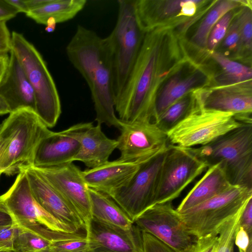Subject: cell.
Here are the masks:
<instances>
[{"label":"cell","mask_w":252,"mask_h":252,"mask_svg":"<svg viewBox=\"0 0 252 252\" xmlns=\"http://www.w3.org/2000/svg\"><path fill=\"white\" fill-rule=\"evenodd\" d=\"M24 170L33 198L42 209L73 231H86L83 220L74 209L40 174L32 167Z\"/></svg>","instance_id":"16"},{"label":"cell","mask_w":252,"mask_h":252,"mask_svg":"<svg viewBox=\"0 0 252 252\" xmlns=\"http://www.w3.org/2000/svg\"><path fill=\"white\" fill-rule=\"evenodd\" d=\"M143 163L118 158L81 173L88 188L111 197L128 184Z\"/></svg>","instance_id":"18"},{"label":"cell","mask_w":252,"mask_h":252,"mask_svg":"<svg viewBox=\"0 0 252 252\" xmlns=\"http://www.w3.org/2000/svg\"><path fill=\"white\" fill-rule=\"evenodd\" d=\"M212 56L231 80L242 82L252 78V72L250 67L232 61L220 53L214 52Z\"/></svg>","instance_id":"30"},{"label":"cell","mask_w":252,"mask_h":252,"mask_svg":"<svg viewBox=\"0 0 252 252\" xmlns=\"http://www.w3.org/2000/svg\"><path fill=\"white\" fill-rule=\"evenodd\" d=\"M7 250H0V252H5Z\"/></svg>","instance_id":"51"},{"label":"cell","mask_w":252,"mask_h":252,"mask_svg":"<svg viewBox=\"0 0 252 252\" xmlns=\"http://www.w3.org/2000/svg\"><path fill=\"white\" fill-rule=\"evenodd\" d=\"M198 78L196 75L185 78L176 75L171 78L155 101L154 122L165 110L196 86L199 82Z\"/></svg>","instance_id":"25"},{"label":"cell","mask_w":252,"mask_h":252,"mask_svg":"<svg viewBox=\"0 0 252 252\" xmlns=\"http://www.w3.org/2000/svg\"><path fill=\"white\" fill-rule=\"evenodd\" d=\"M186 149L208 167L219 164L231 185L252 189V123L206 145Z\"/></svg>","instance_id":"3"},{"label":"cell","mask_w":252,"mask_h":252,"mask_svg":"<svg viewBox=\"0 0 252 252\" xmlns=\"http://www.w3.org/2000/svg\"><path fill=\"white\" fill-rule=\"evenodd\" d=\"M231 186L219 164L209 166L183 198L176 210L179 213L183 212L221 193Z\"/></svg>","instance_id":"22"},{"label":"cell","mask_w":252,"mask_h":252,"mask_svg":"<svg viewBox=\"0 0 252 252\" xmlns=\"http://www.w3.org/2000/svg\"><path fill=\"white\" fill-rule=\"evenodd\" d=\"M141 232L144 252H175L153 235L144 231Z\"/></svg>","instance_id":"35"},{"label":"cell","mask_w":252,"mask_h":252,"mask_svg":"<svg viewBox=\"0 0 252 252\" xmlns=\"http://www.w3.org/2000/svg\"><path fill=\"white\" fill-rule=\"evenodd\" d=\"M9 61L8 53H0V81L7 68Z\"/></svg>","instance_id":"46"},{"label":"cell","mask_w":252,"mask_h":252,"mask_svg":"<svg viewBox=\"0 0 252 252\" xmlns=\"http://www.w3.org/2000/svg\"><path fill=\"white\" fill-rule=\"evenodd\" d=\"M5 252H16L14 251L13 250H7Z\"/></svg>","instance_id":"50"},{"label":"cell","mask_w":252,"mask_h":252,"mask_svg":"<svg viewBox=\"0 0 252 252\" xmlns=\"http://www.w3.org/2000/svg\"><path fill=\"white\" fill-rule=\"evenodd\" d=\"M10 51L21 64L34 94L35 112L47 127L54 126L61 114L59 93L42 56L21 33L13 32Z\"/></svg>","instance_id":"4"},{"label":"cell","mask_w":252,"mask_h":252,"mask_svg":"<svg viewBox=\"0 0 252 252\" xmlns=\"http://www.w3.org/2000/svg\"><path fill=\"white\" fill-rule=\"evenodd\" d=\"M135 1H118L117 21L107 36L111 50L115 100L121 93L142 46V29L136 17Z\"/></svg>","instance_id":"7"},{"label":"cell","mask_w":252,"mask_h":252,"mask_svg":"<svg viewBox=\"0 0 252 252\" xmlns=\"http://www.w3.org/2000/svg\"><path fill=\"white\" fill-rule=\"evenodd\" d=\"M86 234L88 252H144L142 232L134 223L124 228L92 219Z\"/></svg>","instance_id":"15"},{"label":"cell","mask_w":252,"mask_h":252,"mask_svg":"<svg viewBox=\"0 0 252 252\" xmlns=\"http://www.w3.org/2000/svg\"><path fill=\"white\" fill-rule=\"evenodd\" d=\"M6 1L15 8L18 12H24L26 14L29 12L26 0H6Z\"/></svg>","instance_id":"45"},{"label":"cell","mask_w":252,"mask_h":252,"mask_svg":"<svg viewBox=\"0 0 252 252\" xmlns=\"http://www.w3.org/2000/svg\"><path fill=\"white\" fill-rule=\"evenodd\" d=\"M117 149L119 159L145 162L165 151L169 145L167 134L150 121H122Z\"/></svg>","instance_id":"12"},{"label":"cell","mask_w":252,"mask_h":252,"mask_svg":"<svg viewBox=\"0 0 252 252\" xmlns=\"http://www.w3.org/2000/svg\"><path fill=\"white\" fill-rule=\"evenodd\" d=\"M252 198V189L231 186L210 199L179 213L186 230L198 238L218 235L220 226L243 208Z\"/></svg>","instance_id":"8"},{"label":"cell","mask_w":252,"mask_h":252,"mask_svg":"<svg viewBox=\"0 0 252 252\" xmlns=\"http://www.w3.org/2000/svg\"><path fill=\"white\" fill-rule=\"evenodd\" d=\"M5 22H0V53L10 51L11 35Z\"/></svg>","instance_id":"40"},{"label":"cell","mask_w":252,"mask_h":252,"mask_svg":"<svg viewBox=\"0 0 252 252\" xmlns=\"http://www.w3.org/2000/svg\"><path fill=\"white\" fill-rule=\"evenodd\" d=\"M92 219L124 228L134 223L126 213L110 196L88 188Z\"/></svg>","instance_id":"23"},{"label":"cell","mask_w":252,"mask_h":252,"mask_svg":"<svg viewBox=\"0 0 252 252\" xmlns=\"http://www.w3.org/2000/svg\"><path fill=\"white\" fill-rule=\"evenodd\" d=\"M69 61L85 80L91 93L97 124L120 129L115 114L112 59L107 37L78 25L66 47Z\"/></svg>","instance_id":"1"},{"label":"cell","mask_w":252,"mask_h":252,"mask_svg":"<svg viewBox=\"0 0 252 252\" xmlns=\"http://www.w3.org/2000/svg\"><path fill=\"white\" fill-rule=\"evenodd\" d=\"M225 36L224 41L225 46L230 49L236 48L241 41L238 19L231 25Z\"/></svg>","instance_id":"37"},{"label":"cell","mask_w":252,"mask_h":252,"mask_svg":"<svg viewBox=\"0 0 252 252\" xmlns=\"http://www.w3.org/2000/svg\"><path fill=\"white\" fill-rule=\"evenodd\" d=\"M200 105L206 109L233 113L242 123H252L251 93L234 89L220 90L206 96Z\"/></svg>","instance_id":"21"},{"label":"cell","mask_w":252,"mask_h":252,"mask_svg":"<svg viewBox=\"0 0 252 252\" xmlns=\"http://www.w3.org/2000/svg\"><path fill=\"white\" fill-rule=\"evenodd\" d=\"M14 223L13 219L4 204L0 200V226Z\"/></svg>","instance_id":"43"},{"label":"cell","mask_w":252,"mask_h":252,"mask_svg":"<svg viewBox=\"0 0 252 252\" xmlns=\"http://www.w3.org/2000/svg\"><path fill=\"white\" fill-rule=\"evenodd\" d=\"M243 124L233 113L199 106L166 134L169 144L192 148L206 145Z\"/></svg>","instance_id":"9"},{"label":"cell","mask_w":252,"mask_h":252,"mask_svg":"<svg viewBox=\"0 0 252 252\" xmlns=\"http://www.w3.org/2000/svg\"><path fill=\"white\" fill-rule=\"evenodd\" d=\"M239 4V2L235 0L220 1L209 12L198 27L193 37V42L199 46L207 45L209 34L215 25L224 14Z\"/></svg>","instance_id":"26"},{"label":"cell","mask_w":252,"mask_h":252,"mask_svg":"<svg viewBox=\"0 0 252 252\" xmlns=\"http://www.w3.org/2000/svg\"><path fill=\"white\" fill-rule=\"evenodd\" d=\"M0 200L18 226L51 241L84 235L74 232L42 209L32 195L26 172L18 174L13 184Z\"/></svg>","instance_id":"5"},{"label":"cell","mask_w":252,"mask_h":252,"mask_svg":"<svg viewBox=\"0 0 252 252\" xmlns=\"http://www.w3.org/2000/svg\"><path fill=\"white\" fill-rule=\"evenodd\" d=\"M65 130L80 143V149L74 161L82 162L89 168H95L108 161L117 149V140L108 138L102 131L100 125L80 123Z\"/></svg>","instance_id":"17"},{"label":"cell","mask_w":252,"mask_h":252,"mask_svg":"<svg viewBox=\"0 0 252 252\" xmlns=\"http://www.w3.org/2000/svg\"><path fill=\"white\" fill-rule=\"evenodd\" d=\"M157 51L150 49L146 39L128 77L115 102L119 119L126 122L154 119V102L151 98Z\"/></svg>","instance_id":"6"},{"label":"cell","mask_w":252,"mask_h":252,"mask_svg":"<svg viewBox=\"0 0 252 252\" xmlns=\"http://www.w3.org/2000/svg\"><path fill=\"white\" fill-rule=\"evenodd\" d=\"M19 13L6 0H0V22H5L15 17Z\"/></svg>","instance_id":"41"},{"label":"cell","mask_w":252,"mask_h":252,"mask_svg":"<svg viewBox=\"0 0 252 252\" xmlns=\"http://www.w3.org/2000/svg\"><path fill=\"white\" fill-rule=\"evenodd\" d=\"M252 236L239 225L234 239V244L237 247L239 252H247L252 245Z\"/></svg>","instance_id":"38"},{"label":"cell","mask_w":252,"mask_h":252,"mask_svg":"<svg viewBox=\"0 0 252 252\" xmlns=\"http://www.w3.org/2000/svg\"><path fill=\"white\" fill-rule=\"evenodd\" d=\"M240 226L252 236V198L245 207L241 217Z\"/></svg>","instance_id":"39"},{"label":"cell","mask_w":252,"mask_h":252,"mask_svg":"<svg viewBox=\"0 0 252 252\" xmlns=\"http://www.w3.org/2000/svg\"><path fill=\"white\" fill-rule=\"evenodd\" d=\"M50 131L33 110L11 112L0 125V172L13 175L32 166L36 147Z\"/></svg>","instance_id":"2"},{"label":"cell","mask_w":252,"mask_h":252,"mask_svg":"<svg viewBox=\"0 0 252 252\" xmlns=\"http://www.w3.org/2000/svg\"><path fill=\"white\" fill-rule=\"evenodd\" d=\"M57 23L53 19H49L46 23L45 31L47 32H52L54 31Z\"/></svg>","instance_id":"49"},{"label":"cell","mask_w":252,"mask_h":252,"mask_svg":"<svg viewBox=\"0 0 252 252\" xmlns=\"http://www.w3.org/2000/svg\"><path fill=\"white\" fill-rule=\"evenodd\" d=\"M218 239V235L212 234L198 238L181 252H214Z\"/></svg>","instance_id":"34"},{"label":"cell","mask_w":252,"mask_h":252,"mask_svg":"<svg viewBox=\"0 0 252 252\" xmlns=\"http://www.w3.org/2000/svg\"><path fill=\"white\" fill-rule=\"evenodd\" d=\"M86 2V0H49L46 4L26 14L38 24L45 25L49 19L58 24L73 18L84 8Z\"/></svg>","instance_id":"24"},{"label":"cell","mask_w":252,"mask_h":252,"mask_svg":"<svg viewBox=\"0 0 252 252\" xmlns=\"http://www.w3.org/2000/svg\"><path fill=\"white\" fill-rule=\"evenodd\" d=\"M49 0H26L29 12L38 8L48 2Z\"/></svg>","instance_id":"47"},{"label":"cell","mask_w":252,"mask_h":252,"mask_svg":"<svg viewBox=\"0 0 252 252\" xmlns=\"http://www.w3.org/2000/svg\"><path fill=\"white\" fill-rule=\"evenodd\" d=\"M252 12L248 9L244 10L239 21L241 41L247 48L251 49L252 36Z\"/></svg>","instance_id":"33"},{"label":"cell","mask_w":252,"mask_h":252,"mask_svg":"<svg viewBox=\"0 0 252 252\" xmlns=\"http://www.w3.org/2000/svg\"><path fill=\"white\" fill-rule=\"evenodd\" d=\"M79 149L78 140L65 129L60 132L50 131L36 146L31 167L45 168L72 163Z\"/></svg>","instance_id":"19"},{"label":"cell","mask_w":252,"mask_h":252,"mask_svg":"<svg viewBox=\"0 0 252 252\" xmlns=\"http://www.w3.org/2000/svg\"><path fill=\"white\" fill-rule=\"evenodd\" d=\"M196 108L189 98H181L161 113L154 121L158 127L167 133Z\"/></svg>","instance_id":"27"},{"label":"cell","mask_w":252,"mask_h":252,"mask_svg":"<svg viewBox=\"0 0 252 252\" xmlns=\"http://www.w3.org/2000/svg\"><path fill=\"white\" fill-rule=\"evenodd\" d=\"M208 167L186 148L169 144L161 169L155 204L172 202Z\"/></svg>","instance_id":"10"},{"label":"cell","mask_w":252,"mask_h":252,"mask_svg":"<svg viewBox=\"0 0 252 252\" xmlns=\"http://www.w3.org/2000/svg\"><path fill=\"white\" fill-rule=\"evenodd\" d=\"M201 2L200 0H186L181 9L182 13L186 15H192L195 11L196 5Z\"/></svg>","instance_id":"44"},{"label":"cell","mask_w":252,"mask_h":252,"mask_svg":"<svg viewBox=\"0 0 252 252\" xmlns=\"http://www.w3.org/2000/svg\"><path fill=\"white\" fill-rule=\"evenodd\" d=\"M11 112L10 108L5 98L0 95V116Z\"/></svg>","instance_id":"48"},{"label":"cell","mask_w":252,"mask_h":252,"mask_svg":"<svg viewBox=\"0 0 252 252\" xmlns=\"http://www.w3.org/2000/svg\"><path fill=\"white\" fill-rule=\"evenodd\" d=\"M1 174V173L0 172V177Z\"/></svg>","instance_id":"52"},{"label":"cell","mask_w":252,"mask_h":252,"mask_svg":"<svg viewBox=\"0 0 252 252\" xmlns=\"http://www.w3.org/2000/svg\"><path fill=\"white\" fill-rule=\"evenodd\" d=\"M52 241L18 226L12 250L16 252H51Z\"/></svg>","instance_id":"28"},{"label":"cell","mask_w":252,"mask_h":252,"mask_svg":"<svg viewBox=\"0 0 252 252\" xmlns=\"http://www.w3.org/2000/svg\"><path fill=\"white\" fill-rule=\"evenodd\" d=\"M87 234L73 238L52 241L51 252H88Z\"/></svg>","instance_id":"31"},{"label":"cell","mask_w":252,"mask_h":252,"mask_svg":"<svg viewBox=\"0 0 252 252\" xmlns=\"http://www.w3.org/2000/svg\"><path fill=\"white\" fill-rule=\"evenodd\" d=\"M33 168L74 209L86 228L92 219L88 187L81 170L73 163L45 168Z\"/></svg>","instance_id":"14"},{"label":"cell","mask_w":252,"mask_h":252,"mask_svg":"<svg viewBox=\"0 0 252 252\" xmlns=\"http://www.w3.org/2000/svg\"><path fill=\"white\" fill-rule=\"evenodd\" d=\"M186 0H167L165 2L163 8V13L164 15H173L181 10Z\"/></svg>","instance_id":"42"},{"label":"cell","mask_w":252,"mask_h":252,"mask_svg":"<svg viewBox=\"0 0 252 252\" xmlns=\"http://www.w3.org/2000/svg\"><path fill=\"white\" fill-rule=\"evenodd\" d=\"M17 229L18 225L15 223L0 226V250H12Z\"/></svg>","instance_id":"36"},{"label":"cell","mask_w":252,"mask_h":252,"mask_svg":"<svg viewBox=\"0 0 252 252\" xmlns=\"http://www.w3.org/2000/svg\"><path fill=\"white\" fill-rule=\"evenodd\" d=\"M166 150L142 163L128 184L110 197L133 221L155 204Z\"/></svg>","instance_id":"11"},{"label":"cell","mask_w":252,"mask_h":252,"mask_svg":"<svg viewBox=\"0 0 252 252\" xmlns=\"http://www.w3.org/2000/svg\"><path fill=\"white\" fill-rule=\"evenodd\" d=\"M0 95L6 100L11 112L22 108L35 111L33 89L17 58L10 51L7 68L0 81Z\"/></svg>","instance_id":"20"},{"label":"cell","mask_w":252,"mask_h":252,"mask_svg":"<svg viewBox=\"0 0 252 252\" xmlns=\"http://www.w3.org/2000/svg\"><path fill=\"white\" fill-rule=\"evenodd\" d=\"M232 14L229 11L224 14L212 29L207 39V45L212 50L225 36L231 22Z\"/></svg>","instance_id":"32"},{"label":"cell","mask_w":252,"mask_h":252,"mask_svg":"<svg viewBox=\"0 0 252 252\" xmlns=\"http://www.w3.org/2000/svg\"><path fill=\"white\" fill-rule=\"evenodd\" d=\"M245 207L219 228L218 242L214 252H233L235 236Z\"/></svg>","instance_id":"29"},{"label":"cell","mask_w":252,"mask_h":252,"mask_svg":"<svg viewBox=\"0 0 252 252\" xmlns=\"http://www.w3.org/2000/svg\"><path fill=\"white\" fill-rule=\"evenodd\" d=\"M133 222L141 231L153 235L175 252H182L197 239L186 230L172 202L155 204L138 216Z\"/></svg>","instance_id":"13"}]
</instances>
